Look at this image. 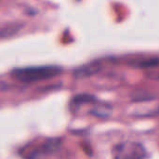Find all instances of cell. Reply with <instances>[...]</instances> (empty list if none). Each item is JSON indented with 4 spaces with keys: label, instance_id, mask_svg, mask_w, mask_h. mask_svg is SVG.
<instances>
[{
    "label": "cell",
    "instance_id": "2",
    "mask_svg": "<svg viewBox=\"0 0 159 159\" xmlns=\"http://www.w3.org/2000/svg\"><path fill=\"white\" fill-rule=\"evenodd\" d=\"M145 156V148L139 143L127 142L114 148L115 159H144Z\"/></svg>",
    "mask_w": 159,
    "mask_h": 159
},
{
    "label": "cell",
    "instance_id": "5",
    "mask_svg": "<svg viewBox=\"0 0 159 159\" xmlns=\"http://www.w3.org/2000/svg\"><path fill=\"white\" fill-rule=\"evenodd\" d=\"M159 65V59L157 58H151V59H144L134 63L135 67L138 68H151Z\"/></svg>",
    "mask_w": 159,
    "mask_h": 159
},
{
    "label": "cell",
    "instance_id": "4",
    "mask_svg": "<svg viewBox=\"0 0 159 159\" xmlns=\"http://www.w3.org/2000/svg\"><path fill=\"white\" fill-rule=\"evenodd\" d=\"M95 102H97V99L93 95L88 94V93L75 95L72 99V105L76 108L84 104H90V103H95Z\"/></svg>",
    "mask_w": 159,
    "mask_h": 159
},
{
    "label": "cell",
    "instance_id": "1",
    "mask_svg": "<svg viewBox=\"0 0 159 159\" xmlns=\"http://www.w3.org/2000/svg\"><path fill=\"white\" fill-rule=\"evenodd\" d=\"M62 69L56 65H45L34 67L17 68L12 71V76L20 82L31 83L53 78L61 75Z\"/></svg>",
    "mask_w": 159,
    "mask_h": 159
},
{
    "label": "cell",
    "instance_id": "8",
    "mask_svg": "<svg viewBox=\"0 0 159 159\" xmlns=\"http://www.w3.org/2000/svg\"><path fill=\"white\" fill-rule=\"evenodd\" d=\"M95 116H108V107L105 108V107H100L98 109H95L93 112H92Z\"/></svg>",
    "mask_w": 159,
    "mask_h": 159
},
{
    "label": "cell",
    "instance_id": "3",
    "mask_svg": "<svg viewBox=\"0 0 159 159\" xmlns=\"http://www.w3.org/2000/svg\"><path fill=\"white\" fill-rule=\"evenodd\" d=\"M100 70H101V65L99 63L91 62V63H89V64H86L77 68L75 71L74 75L76 78H85V77H89V76L96 75Z\"/></svg>",
    "mask_w": 159,
    "mask_h": 159
},
{
    "label": "cell",
    "instance_id": "6",
    "mask_svg": "<svg viewBox=\"0 0 159 159\" xmlns=\"http://www.w3.org/2000/svg\"><path fill=\"white\" fill-rule=\"evenodd\" d=\"M61 146V140L60 139H51L49 140L44 146L45 151L48 153H51V152H55L56 150H58V148Z\"/></svg>",
    "mask_w": 159,
    "mask_h": 159
},
{
    "label": "cell",
    "instance_id": "7",
    "mask_svg": "<svg viewBox=\"0 0 159 159\" xmlns=\"http://www.w3.org/2000/svg\"><path fill=\"white\" fill-rule=\"evenodd\" d=\"M153 97L150 96L147 92H143V93L137 92L136 93V96L133 97V100L136 101V102H143V101H148V100H150Z\"/></svg>",
    "mask_w": 159,
    "mask_h": 159
}]
</instances>
